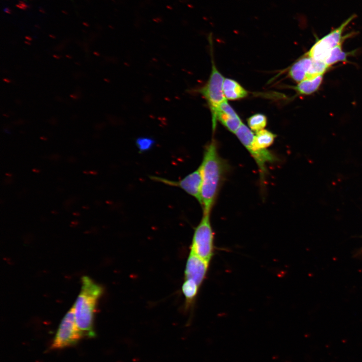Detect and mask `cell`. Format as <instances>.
Listing matches in <instances>:
<instances>
[{
    "instance_id": "obj_1",
    "label": "cell",
    "mask_w": 362,
    "mask_h": 362,
    "mask_svg": "<svg viewBox=\"0 0 362 362\" xmlns=\"http://www.w3.org/2000/svg\"><path fill=\"white\" fill-rule=\"evenodd\" d=\"M200 167L202 177L200 204L203 213L210 214L227 170L225 162L220 156L214 141L206 147Z\"/></svg>"
},
{
    "instance_id": "obj_2",
    "label": "cell",
    "mask_w": 362,
    "mask_h": 362,
    "mask_svg": "<svg viewBox=\"0 0 362 362\" xmlns=\"http://www.w3.org/2000/svg\"><path fill=\"white\" fill-rule=\"evenodd\" d=\"M103 293L101 286L87 276L81 278L80 292L73 306L76 326L81 336L93 338L94 315L97 302Z\"/></svg>"
},
{
    "instance_id": "obj_3",
    "label": "cell",
    "mask_w": 362,
    "mask_h": 362,
    "mask_svg": "<svg viewBox=\"0 0 362 362\" xmlns=\"http://www.w3.org/2000/svg\"><path fill=\"white\" fill-rule=\"evenodd\" d=\"M355 17L354 15L350 16L338 27L317 39L305 55L314 60L324 62L333 48L342 44L345 39L352 35V33L343 35V32Z\"/></svg>"
},
{
    "instance_id": "obj_4",
    "label": "cell",
    "mask_w": 362,
    "mask_h": 362,
    "mask_svg": "<svg viewBox=\"0 0 362 362\" xmlns=\"http://www.w3.org/2000/svg\"><path fill=\"white\" fill-rule=\"evenodd\" d=\"M210 214L203 213L200 223L195 229L190 251L209 262L214 252V236Z\"/></svg>"
},
{
    "instance_id": "obj_5",
    "label": "cell",
    "mask_w": 362,
    "mask_h": 362,
    "mask_svg": "<svg viewBox=\"0 0 362 362\" xmlns=\"http://www.w3.org/2000/svg\"><path fill=\"white\" fill-rule=\"evenodd\" d=\"M235 134L253 158L261 176L263 177L267 172L266 164L276 161L277 160L276 156L267 149L260 148L255 144L253 132L243 123Z\"/></svg>"
},
{
    "instance_id": "obj_6",
    "label": "cell",
    "mask_w": 362,
    "mask_h": 362,
    "mask_svg": "<svg viewBox=\"0 0 362 362\" xmlns=\"http://www.w3.org/2000/svg\"><path fill=\"white\" fill-rule=\"evenodd\" d=\"M81 337L75 323L74 309L72 306L62 319L51 348L59 349L73 345Z\"/></svg>"
},
{
    "instance_id": "obj_7",
    "label": "cell",
    "mask_w": 362,
    "mask_h": 362,
    "mask_svg": "<svg viewBox=\"0 0 362 362\" xmlns=\"http://www.w3.org/2000/svg\"><path fill=\"white\" fill-rule=\"evenodd\" d=\"M224 80L223 76L217 69L212 59V70L209 78L205 85L199 90L207 101L211 114L215 111L222 102L226 100L223 89Z\"/></svg>"
},
{
    "instance_id": "obj_8",
    "label": "cell",
    "mask_w": 362,
    "mask_h": 362,
    "mask_svg": "<svg viewBox=\"0 0 362 362\" xmlns=\"http://www.w3.org/2000/svg\"><path fill=\"white\" fill-rule=\"evenodd\" d=\"M150 178L153 180L168 186L178 187L195 198L201 203L202 177L200 166L196 170L178 181L171 180L156 176H151Z\"/></svg>"
},
{
    "instance_id": "obj_9",
    "label": "cell",
    "mask_w": 362,
    "mask_h": 362,
    "mask_svg": "<svg viewBox=\"0 0 362 362\" xmlns=\"http://www.w3.org/2000/svg\"><path fill=\"white\" fill-rule=\"evenodd\" d=\"M212 128H216L217 120L220 121L228 130L235 133L242 124L239 117L225 100L212 114Z\"/></svg>"
},
{
    "instance_id": "obj_10",
    "label": "cell",
    "mask_w": 362,
    "mask_h": 362,
    "mask_svg": "<svg viewBox=\"0 0 362 362\" xmlns=\"http://www.w3.org/2000/svg\"><path fill=\"white\" fill-rule=\"evenodd\" d=\"M209 263L190 252L186 265L185 280H193L200 287L205 279Z\"/></svg>"
},
{
    "instance_id": "obj_11",
    "label": "cell",
    "mask_w": 362,
    "mask_h": 362,
    "mask_svg": "<svg viewBox=\"0 0 362 362\" xmlns=\"http://www.w3.org/2000/svg\"><path fill=\"white\" fill-rule=\"evenodd\" d=\"M313 60L305 55L297 61L289 71L290 77L297 82H300L308 78Z\"/></svg>"
},
{
    "instance_id": "obj_12",
    "label": "cell",
    "mask_w": 362,
    "mask_h": 362,
    "mask_svg": "<svg viewBox=\"0 0 362 362\" xmlns=\"http://www.w3.org/2000/svg\"><path fill=\"white\" fill-rule=\"evenodd\" d=\"M223 89L226 99L236 100L247 95V92L237 81L230 78L224 79Z\"/></svg>"
},
{
    "instance_id": "obj_13",
    "label": "cell",
    "mask_w": 362,
    "mask_h": 362,
    "mask_svg": "<svg viewBox=\"0 0 362 362\" xmlns=\"http://www.w3.org/2000/svg\"><path fill=\"white\" fill-rule=\"evenodd\" d=\"M323 75L306 79L299 82L295 89L301 95H309L316 92L320 87L323 79Z\"/></svg>"
},
{
    "instance_id": "obj_14",
    "label": "cell",
    "mask_w": 362,
    "mask_h": 362,
    "mask_svg": "<svg viewBox=\"0 0 362 362\" xmlns=\"http://www.w3.org/2000/svg\"><path fill=\"white\" fill-rule=\"evenodd\" d=\"M342 45V44H340L330 51L324 62L328 67H330L338 62L347 60V57L350 53L343 51Z\"/></svg>"
},
{
    "instance_id": "obj_15",
    "label": "cell",
    "mask_w": 362,
    "mask_h": 362,
    "mask_svg": "<svg viewBox=\"0 0 362 362\" xmlns=\"http://www.w3.org/2000/svg\"><path fill=\"white\" fill-rule=\"evenodd\" d=\"M276 137V135L270 131L262 129L256 133L254 141L259 148L266 149L273 144Z\"/></svg>"
},
{
    "instance_id": "obj_16",
    "label": "cell",
    "mask_w": 362,
    "mask_h": 362,
    "mask_svg": "<svg viewBox=\"0 0 362 362\" xmlns=\"http://www.w3.org/2000/svg\"><path fill=\"white\" fill-rule=\"evenodd\" d=\"M200 287L194 281L185 280L182 286V292L186 298L187 305H190L196 297Z\"/></svg>"
},
{
    "instance_id": "obj_17",
    "label": "cell",
    "mask_w": 362,
    "mask_h": 362,
    "mask_svg": "<svg viewBox=\"0 0 362 362\" xmlns=\"http://www.w3.org/2000/svg\"><path fill=\"white\" fill-rule=\"evenodd\" d=\"M247 123L252 132H257L265 127L267 123L266 117L261 114H256L247 120Z\"/></svg>"
},
{
    "instance_id": "obj_18",
    "label": "cell",
    "mask_w": 362,
    "mask_h": 362,
    "mask_svg": "<svg viewBox=\"0 0 362 362\" xmlns=\"http://www.w3.org/2000/svg\"><path fill=\"white\" fill-rule=\"evenodd\" d=\"M136 145L141 152L150 149L154 143V140L148 137H140L136 141Z\"/></svg>"
},
{
    "instance_id": "obj_19",
    "label": "cell",
    "mask_w": 362,
    "mask_h": 362,
    "mask_svg": "<svg viewBox=\"0 0 362 362\" xmlns=\"http://www.w3.org/2000/svg\"><path fill=\"white\" fill-rule=\"evenodd\" d=\"M3 80L4 81H5V82H7V83H10V82H11V81L9 79L7 78H4L3 79Z\"/></svg>"
},
{
    "instance_id": "obj_20",
    "label": "cell",
    "mask_w": 362,
    "mask_h": 362,
    "mask_svg": "<svg viewBox=\"0 0 362 362\" xmlns=\"http://www.w3.org/2000/svg\"><path fill=\"white\" fill-rule=\"evenodd\" d=\"M53 57L55 58H56L57 59H59L60 58V56L57 55L53 54Z\"/></svg>"
},
{
    "instance_id": "obj_21",
    "label": "cell",
    "mask_w": 362,
    "mask_h": 362,
    "mask_svg": "<svg viewBox=\"0 0 362 362\" xmlns=\"http://www.w3.org/2000/svg\"><path fill=\"white\" fill-rule=\"evenodd\" d=\"M32 170H33V172H36V173H39V172H40V170H39L38 169L34 168V169H33Z\"/></svg>"
},
{
    "instance_id": "obj_22",
    "label": "cell",
    "mask_w": 362,
    "mask_h": 362,
    "mask_svg": "<svg viewBox=\"0 0 362 362\" xmlns=\"http://www.w3.org/2000/svg\"><path fill=\"white\" fill-rule=\"evenodd\" d=\"M89 172V173H90V174H96L97 173V172H96V171H93V170H92V171H90Z\"/></svg>"
},
{
    "instance_id": "obj_23",
    "label": "cell",
    "mask_w": 362,
    "mask_h": 362,
    "mask_svg": "<svg viewBox=\"0 0 362 362\" xmlns=\"http://www.w3.org/2000/svg\"><path fill=\"white\" fill-rule=\"evenodd\" d=\"M66 57L67 58H69V59L72 58V57L71 56L69 55H66Z\"/></svg>"
},
{
    "instance_id": "obj_24",
    "label": "cell",
    "mask_w": 362,
    "mask_h": 362,
    "mask_svg": "<svg viewBox=\"0 0 362 362\" xmlns=\"http://www.w3.org/2000/svg\"><path fill=\"white\" fill-rule=\"evenodd\" d=\"M40 139L42 140H45V141H46L47 140V138L45 137H41Z\"/></svg>"
},
{
    "instance_id": "obj_25",
    "label": "cell",
    "mask_w": 362,
    "mask_h": 362,
    "mask_svg": "<svg viewBox=\"0 0 362 362\" xmlns=\"http://www.w3.org/2000/svg\"><path fill=\"white\" fill-rule=\"evenodd\" d=\"M358 254H362V248L359 250Z\"/></svg>"
},
{
    "instance_id": "obj_26",
    "label": "cell",
    "mask_w": 362,
    "mask_h": 362,
    "mask_svg": "<svg viewBox=\"0 0 362 362\" xmlns=\"http://www.w3.org/2000/svg\"><path fill=\"white\" fill-rule=\"evenodd\" d=\"M6 175H7V176H9V177H10V176H12V174H10V173H7L6 174Z\"/></svg>"
},
{
    "instance_id": "obj_27",
    "label": "cell",
    "mask_w": 362,
    "mask_h": 362,
    "mask_svg": "<svg viewBox=\"0 0 362 362\" xmlns=\"http://www.w3.org/2000/svg\"><path fill=\"white\" fill-rule=\"evenodd\" d=\"M83 172H84V173H85V174H88V173H89V172H87V171H83Z\"/></svg>"
}]
</instances>
